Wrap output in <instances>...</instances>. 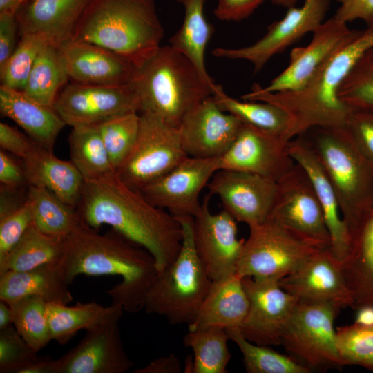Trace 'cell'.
I'll return each instance as SVG.
<instances>
[{
  "instance_id": "cell-1",
  "label": "cell",
  "mask_w": 373,
  "mask_h": 373,
  "mask_svg": "<svg viewBox=\"0 0 373 373\" xmlns=\"http://www.w3.org/2000/svg\"><path fill=\"white\" fill-rule=\"evenodd\" d=\"M76 211L81 224L95 229L108 225L146 249L158 272L172 264L181 249L182 227L176 217L126 185L117 173L84 180Z\"/></svg>"
},
{
  "instance_id": "cell-2",
  "label": "cell",
  "mask_w": 373,
  "mask_h": 373,
  "mask_svg": "<svg viewBox=\"0 0 373 373\" xmlns=\"http://www.w3.org/2000/svg\"><path fill=\"white\" fill-rule=\"evenodd\" d=\"M59 271L70 284L77 276H118L108 290L111 304L135 313L144 308L146 293L158 273L153 256L113 229L101 234L79 223L66 238Z\"/></svg>"
},
{
  "instance_id": "cell-3",
  "label": "cell",
  "mask_w": 373,
  "mask_h": 373,
  "mask_svg": "<svg viewBox=\"0 0 373 373\" xmlns=\"http://www.w3.org/2000/svg\"><path fill=\"white\" fill-rule=\"evenodd\" d=\"M372 46L373 28L353 30L302 88L269 93L254 84L240 99L269 102L283 108L292 119L293 138L316 126H344L350 107L339 99V87L357 60Z\"/></svg>"
},
{
  "instance_id": "cell-4",
  "label": "cell",
  "mask_w": 373,
  "mask_h": 373,
  "mask_svg": "<svg viewBox=\"0 0 373 373\" xmlns=\"http://www.w3.org/2000/svg\"><path fill=\"white\" fill-rule=\"evenodd\" d=\"M155 0H93L70 39L107 48L141 66L161 46Z\"/></svg>"
},
{
  "instance_id": "cell-5",
  "label": "cell",
  "mask_w": 373,
  "mask_h": 373,
  "mask_svg": "<svg viewBox=\"0 0 373 373\" xmlns=\"http://www.w3.org/2000/svg\"><path fill=\"white\" fill-rule=\"evenodd\" d=\"M131 85L140 103V113H153L178 127L193 107L212 96L209 84L192 62L170 45L160 46L136 68Z\"/></svg>"
},
{
  "instance_id": "cell-6",
  "label": "cell",
  "mask_w": 373,
  "mask_h": 373,
  "mask_svg": "<svg viewBox=\"0 0 373 373\" xmlns=\"http://www.w3.org/2000/svg\"><path fill=\"white\" fill-rule=\"evenodd\" d=\"M299 135L324 166L352 236L373 211V165L356 149L344 126H316Z\"/></svg>"
},
{
  "instance_id": "cell-7",
  "label": "cell",
  "mask_w": 373,
  "mask_h": 373,
  "mask_svg": "<svg viewBox=\"0 0 373 373\" xmlns=\"http://www.w3.org/2000/svg\"><path fill=\"white\" fill-rule=\"evenodd\" d=\"M182 227V244L174 262L158 272L145 297V310L164 317L171 325L192 323L212 280L195 249L193 220L175 216Z\"/></svg>"
},
{
  "instance_id": "cell-8",
  "label": "cell",
  "mask_w": 373,
  "mask_h": 373,
  "mask_svg": "<svg viewBox=\"0 0 373 373\" xmlns=\"http://www.w3.org/2000/svg\"><path fill=\"white\" fill-rule=\"evenodd\" d=\"M341 309L329 303H298L282 331L280 345L311 372L345 366L334 327Z\"/></svg>"
},
{
  "instance_id": "cell-9",
  "label": "cell",
  "mask_w": 373,
  "mask_h": 373,
  "mask_svg": "<svg viewBox=\"0 0 373 373\" xmlns=\"http://www.w3.org/2000/svg\"><path fill=\"white\" fill-rule=\"evenodd\" d=\"M249 230L238 263L241 278L279 280L321 249L270 218Z\"/></svg>"
},
{
  "instance_id": "cell-10",
  "label": "cell",
  "mask_w": 373,
  "mask_h": 373,
  "mask_svg": "<svg viewBox=\"0 0 373 373\" xmlns=\"http://www.w3.org/2000/svg\"><path fill=\"white\" fill-rule=\"evenodd\" d=\"M140 115L137 140L117 175L126 185L141 191L189 156L182 145L177 127L153 113Z\"/></svg>"
},
{
  "instance_id": "cell-11",
  "label": "cell",
  "mask_w": 373,
  "mask_h": 373,
  "mask_svg": "<svg viewBox=\"0 0 373 373\" xmlns=\"http://www.w3.org/2000/svg\"><path fill=\"white\" fill-rule=\"evenodd\" d=\"M269 218L318 247L329 249L330 236L321 204L309 175L298 163L277 182Z\"/></svg>"
},
{
  "instance_id": "cell-12",
  "label": "cell",
  "mask_w": 373,
  "mask_h": 373,
  "mask_svg": "<svg viewBox=\"0 0 373 373\" xmlns=\"http://www.w3.org/2000/svg\"><path fill=\"white\" fill-rule=\"evenodd\" d=\"M53 108L66 125H98L117 115L137 112L138 97L131 84L99 85L73 82L59 93Z\"/></svg>"
},
{
  "instance_id": "cell-13",
  "label": "cell",
  "mask_w": 373,
  "mask_h": 373,
  "mask_svg": "<svg viewBox=\"0 0 373 373\" xmlns=\"http://www.w3.org/2000/svg\"><path fill=\"white\" fill-rule=\"evenodd\" d=\"M118 306L100 323L86 329L79 343L55 360V373H124L133 366L125 352L119 323Z\"/></svg>"
},
{
  "instance_id": "cell-14",
  "label": "cell",
  "mask_w": 373,
  "mask_h": 373,
  "mask_svg": "<svg viewBox=\"0 0 373 373\" xmlns=\"http://www.w3.org/2000/svg\"><path fill=\"white\" fill-rule=\"evenodd\" d=\"M331 0H305L300 7L287 8L285 16L267 27L265 35L254 44L238 48H217L212 55L230 59H244L259 72L275 55L282 52L324 21Z\"/></svg>"
},
{
  "instance_id": "cell-15",
  "label": "cell",
  "mask_w": 373,
  "mask_h": 373,
  "mask_svg": "<svg viewBox=\"0 0 373 373\" xmlns=\"http://www.w3.org/2000/svg\"><path fill=\"white\" fill-rule=\"evenodd\" d=\"M211 194H207L200 213L193 220L195 251L212 281L236 274L245 239L238 238L236 220L225 210L212 213Z\"/></svg>"
},
{
  "instance_id": "cell-16",
  "label": "cell",
  "mask_w": 373,
  "mask_h": 373,
  "mask_svg": "<svg viewBox=\"0 0 373 373\" xmlns=\"http://www.w3.org/2000/svg\"><path fill=\"white\" fill-rule=\"evenodd\" d=\"M209 193L216 195L223 209L249 227L267 221L277 193V182L245 171L220 169L209 180Z\"/></svg>"
},
{
  "instance_id": "cell-17",
  "label": "cell",
  "mask_w": 373,
  "mask_h": 373,
  "mask_svg": "<svg viewBox=\"0 0 373 373\" xmlns=\"http://www.w3.org/2000/svg\"><path fill=\"white\" fill-rule=\"evenodd\" d=\"M249 299L247 315L238 329L249 341L279 345L282 331L298 300L282 289L278 280L242 278Z\"/></svg>"
},
{
  "instance_id": "cell-18",
  "label": "cell",
  "mask_w": 373,
  "mask_h": 373,
  "mask_svg": "<svg viewBox=\"0 0 373 373\" xmlns=\"http://www.w3.org/2000/svg\"><path fill=\"white\" fill-rule=\"evenodd\" d=\"M219 160L187 157L141 192L153 205L174 216L194 218L201 209L200 192L219 170Z\"/></svg>"
},
{
  "instance_id": "cell-19",
  "label": "cell",
  "mask_w": 373,
  "mask_h": 373,
  "mask_svg": "<svg viewBox=\"0 0 373 373\" xmlns=\"http://www.w3.org/2000/svg\"><path fill=\"white\" fill-rule=\"evenodd\" d=\"M280 137L243 123L233 143L219 160L220 169L258 174L278 182L296 164Z\"/></svg>"
},
{
  "instance_id": "cell-20",
  "label": "cell",
  "mask_w": 373,
  "mask_h": 373,
  "mask_svg": "<svg viewBox=\"0 0 373 373\" xmlns=\"http://www.w3.org/2000/svg\"><path fill=\"white\" fill-rule=\"evenodd\" d=\"M242 124L222 111L210 96L186 114L178 129L189 157L220 158L233 143Z\"/></svg>"
},
{
  "instance_id": "cell-21",
  "label": "cell",
  "mask_w": 373,
  "mask_h": 373,
  "mask_svg": "<svg viewBox=\"0 0 373 373\" xmlns=\"http://www.w3.org/2000/svg\"><path fill=\"white\" fill-rule=\"evenodd\" d=\"M278 284L298 303H329L341 309L352 304L340 263L328 248L312 254L293 272L280 279Z\"/></svg>"
},
{
  "instance_id": "cell-22",
  "label": "cell",
  "mask_w": 373,
  "mask_h": 373,
  "mask_svg": "<svg viewBox=\"0 0 373 373\" xmlns=\"http://www.w3.org/2000/svg\"><path fill=\"white\" fill-rule=\"evenodd\" d=\"M68 79L99 85L130 84L136 67L117 53L86 41L67 40L59 46Z\"/></svg>"
},
{
  "instance_id": "cell-23",
  "label": "cell",
  "mask_w": 373,
  "mask_h": 373,
  "mask_svg": "<svg viewBox=\"0 0 373 373\" xmlns=\"http://www.w3.org/2000/svg\"><path fill=\"white\" fill-rule=\"evenodd\" d=\"M352 31L334 16L323 21L312 32L309 44L294 48L287 67L262 89L276 93L302 88Z\"/></svg>"
},
{
  "instance_id": "cell-24",
  "label": "cell",
  "mask_w": 373,
  "mask_h": 373,
  "mask_svg": "<svg viewBox=\"0 0 373 373\" xmlns=\"http://www.w3.org/2000/svg\"><path fill=\"white\" fill-rule=\"evenodd\" d=\"M287 152L309 175L321 204L327 228L330 236L329 251L340 264L347 257L351 245V236L340 211L338 202L321 160L301 135L287 144Z\"/></svg>"
},
{
  "instance_id": "cell-25",
  "label": "cell",
  "mask_w": 373,
  "mask_h": 373,
  "mask_svg": "<svg viewBox=\"0 0 373 373\" xmlns=\"http://www.w3.org/2000/svg\"><path fill=\"white\" fill-rule=\"evenodd\" d=\"M93 0H27L15 13L19 35L42 33L59 46L73 32Z\"/></svg>"
},
{
  "instance_id": "cell-26",
  "label": "cell",
  "mask_w": 373,
  "mask_h": 373,
  "mask_svg": "<svg viewBox=\"0 0 373 373\" xmlns=\"http://www.w3.org/2000/svg\"><path fill=\"white\" fill-rule=\"evenodd\" d=\"M0 111L38 145L51 151L59 133L66 125L53 107L32 100L21 90L1 85Z\"/></svg>"
},
{
  "instance_id": "cell-27",
  "label": "cell",
  "mask_w": 373,
  "mask_h": 373,
  "mask_svg": "<svg viewBox=\"0 0 373 373\" xmlns=\"http://www.w3.org/2000/svg\"><path fill=\"white\" fill-rule=\"evenodd\" d=\"M249 308L242 278L237 274L212 281L189 331L209 327H239Z\"/></svg>"
},
{
  "instance_id": "cell-28",
  "label": "cell",
  "mask_w": 373,
  "mask_h": 373,
  "mask_svg": "<svg viewBox=\"0 0 373 373\" xmlns=\"http://www.w3.org/2000/svg\"><path fill=\"white\" fill-rule=\"evenodd\" d=\"M22 161L28 185L45 187L76 209L84 179L70 160H61L37 144Z\"/></svg>"
},
{
  "instance_id": "cell-29",
  "label": "cell",
  "mask_w": 373,
  "mask_h": 373,
  "mask_svg": "<svg viewBox=\"0 0 373 373\" xmlns=\"http://www.w3.org/2000/svg\"><path fill=\"white\" fill-rule=\"evenodd\" d=\"M340 265L351 294L350 307L373 306V211L352 235L349 253Z\"/></svg>"
},
{
  "instance_id": "cell-30",
  "label": "cell",
  "mask_w": 373,
  "mask_h": 373,
  "mask_svg": "<svg viewBox=\"0 0 373 373\" xmlns=\"http://www.w3.org/2000/svg\"><path fill=\"white\" fill-rule=\"evenodd\" d=\"M68 285L58 263L24 271H8L0 274V300L9 303L37 296L47 303L68 304L73 300Z\"/></svg>"
},
{
  "instance_id": "cell-31",
  "label": "cell",
  "mask_w": 373,
  "mask_h": 373,
  "mask_svg": "<svg viewBox=\"0 0 373 373\" xmlns=\"http://www.w3.org/2000/svg\"><path fill=\"white\" fill-rule=\"evenodd\" d=\"M174 1L182 5L184 15L181 27L169 39V45L186 56L204 79L214 86L204 62L205 49L214 32L213 24L207 21L204 12L207 0Z\"/></svg>"
},
{
  "instance_id": "cell-32",
  "label": "cell",
  "mask_w": 373,
  "mask_h": 373,
  "mask_svg": "<svg viewBox=\"0 0 373 373\" xmlns=\"http://www.w3.org/2000/svg\"><path fill=\"white\" fill-rule=\"evenodd\" d=\"M212 97L222 111L236 116L243 123L275 134L287 142L293 139L292 119L279 106L265 102L236 99L216 84Z\"/></svg>"
},
{
  "instance_id": "cell-33",
  "label": "cell",
  "mask_w": 373,
  "mask_h": 373,
  "mask_svg": "<svg viewBox=\"0 0 373 373\" xmlns=\"http://www.w3.org/2000/svg\"><path fill=\"white\" fill-rule=\"evenodd\" d=\"M65 246L66 238L44 233L32 224L9 253L0 260V274L57 264L64 256Z\"/></svg>"
},
{
  "instance_id": "cell-34",
  "label": "cell",
  "mask_w": 373,
  "mask_h": 373,
  "mask_svg": "<svg viewBox=\"0 0 373 373\" xmlns=\"http://www.w3.org/2000/svg\"><path fill=\"white\" fill-rule=\"evenodd\" d=\"M68 141L70 160L84 180L104 178L116 173L97 125L73 126Z\"/></svg>"
},
{
  "instance_id": "cell-35",
  "label": "cell",
  "mask_w": 373,
  "mask_h": 373,
  "mask_svg": "<svg viewBox=\"0 0 373 373\" xmlns=\"http://www.w3.org/2000/svg\"><path fill=\"white\" fill-rule=\"evenodd\" d=\"M62 303H48L47 316L50 337L66 344L79 330L88 329L108 316L118 306L104 307L95 302H77L73 306Z\"/></svg>"
},
{
  "instance_id": "cell-36",
  "label": "cell",
  "mask_w": 373,
  "mask_h": 373,
  "mask_svg": "<svg viewBox=\"0 0 373 373\" xmlns=\"http://www.w3.org/2000/svg\"><path fill=\"white\" fill-rule=\"evenodd\" d=\"M67 79L59 46L50 43L39 54L21 91L32 100L53 107Z\"/></svg>"
},
{
  "instance_id": "cell-37",
  "label": "cell",
  "mask_w": 373,
  "mask_h": 373,
  "mask_svg": "<svg viewBox=\"0 0 373 373\" xmlns=\"http://www.w3.org/2000/svg\"><path fill=\"white\" fill-rule=\"evenodd\" d=\"M28 196L33 206L32 224L41 232L66 238L79 224L76 209L46 188L30 184Z\"/></svg>"
},
{
  "instance_id": "cell-38",
  "label": "cell",
  "mask_w": 373,
  "mask_h": 373,
  "mask_svg": "<svg viewBox=\"0 0 373 373\" xmlns=\"http://www.w3.org/2000/svg\"><path fill=\"white\" fill-rule=\"evenodd\" d=\"M226 329L213 326L189 331L184 336V345L192 350L191 373H227L231 359Z\"/></svg>"
},
{
  "instance_id": "cell-39",
  "label": "cell",
  "mask_w": 373,
  "mask_h": 373,
  "mask_svg": "<svg viewBox=\"0 0 373 373\" xmlns=\"http://www.w3.org/2000/svg\"><path fill=\"white\" fill-rule=\"evenodd\" d=\"M229 340L239 347L248 373H310L311 371L289 355L280 354L266 345L247 340L238 327L227 329Z\"/></svg>"
},
{
  "instance_id": "cell-40",
  "label": "cell",
  "mask_w": 373,
  "mask_h": 373,
  "mask_svg": "<svg viewBox=\"0 0 373 373\" xmlns=\"http://www.w3.org/2000/svg\"><path fill=\"white\" fill-rule=\"evenodd\" d=\"M47 303L37 296H27L8 303L12 311L13 327L37 352L51 341Z\"/></svg>"
},
{
  "instance_id": "cell-41",
  "label": "cell",
  "mask_w": 373,
  "mask_h": 373,
  "mask_svg": "<svg viewBox=\"0 0 373 373\" xmlns=\"http://www.w3.org/2000/svg\"><path fill=\"white\" fill-rule=\"evenodd\" d=\"M140 122L139 113L131 112L117 115L97 125L116 173L135 144Z\"/></svg>"
},
{
  "instance_id": "cell-42",
  "label": "cell",
  "mask_w": 373,
  "mask_h": 373,
  "mask_svg": "<svg viewBox=\"0 0 373 373\" xmlns=\"http://www.w3.org/2000/svg\"><path fill=\"white\" fill-rule=\"evenodd\" d=\"M50 43L49 38L42 33L21 36L12 55L0 69L1 85L23 90L39 54Z\"/></svg>"
},
{
  "instance_id": "cell-43",
  "label": "cell",
  "mask_w": 373,
  "mask_h": 373,
  "mask_svg": "<svg viewBox=\"0 0 373 373\" xmlns=\"http://www.w3.org/2000/svg\"><path fill=\"white\" fill-rule=\"evenodd\" d=\"M338 96L349 107L373 109V46L353 66L339 87Z\"/></svg>"
},
{
  "instance_id": "cell-44",
  "label": "cell",
  "mask_w": 373,
  "mask_h": 373,
  "mask_svg": "<svg viewBox=\"0 0 373 373\" xmlns=\"http://www.w3.org/2000/svg\"><path fill=\"white\" fill-rule=\"evenodd\" d=\"M336 343L345 365H356L373 371V325L353 323L338 327Z\"/></svg>"
},
{
  "instance_id": "cell-45",
  "label": "cell",
  "mask_w": 373,
  "mask_h": 373,
  "mask_svg": "<svg viewBox=\"0 0 373 373\" xmlns=\"http://www.w3.org/2000/svg\"><path fill=\"white\" fill-rule=\"evenodd\" d=\"M38 356L13 326L0 329L1 373H19Z\"/></svg>"
},
{
  "instance_id": "cell-46",
  "label": "cell",
  "mask_w": 373,
  "mask_h": 373,
  "mask_svg": "<svg viewBox=\"0 0 373 373\" xmlns=\"http://www.w3.org/2000/svg\"><path fill=\"white\" fill-rule=\"evenodd\" d=\"M344 128L356 149L373 165V109L350 107Z\"/></svg>"
},
{
  "instance_id": "cell-47",
  "label": "cell",
  "mask_w": 373,
  "mask_h": 373,
  "mask_svg": "<svg viewBox=\"0 0 373 373\" xmlns=\"http://www.w3.org/2000/svg\"><path fill=\"white\" fill-rule=\"evenodd\" d=\"M33 206L30 200L5 216L0 218V260L19 242L32 224Z\"/></svg>"
},
{
  "instance_id": "cell-48",
  "label": "cell",
  "mask_w": 373,
  "mask_h": 373,
  "mask_svg": "<svg viewBox=\"0 0 373 373\" xmlns=\"http://www.w3.org/2000/svg\"><path fill=\"white\" fill-rule=\"evenodd\" d=\"M37 143L17 128L6 123H0L1 149L12 153L21 160L27 158Z\"/></svg>"
},
{
  "instance_id": "cell-49",
  "label": "cell",
  "mask_w": 373,
  "mask_h": 373,
  "mask_svg": "<svg viewBox=\"0 0 373 373\" xmlns=\"http://www.w3.org/2000/svg\"><path fill=\"white\" fill-rule=\"evenodd\" d=\"M265 1L217 0L213 13L221 21H240L248 18Z\"/></svg>"
},
{
  "instance_id": "cell-50",
  "label": "cell",
  "mask_w": 373,
  "mask_h": 373,
  "mask_svg": "<svg viewBox=\"0 0 373 373\" xmlns=\"http://www.w3.org/2000/svg\"><path fill=\"white\" fill-rule=\"evenodd\" d=\"M1 186L22 189L28 186L23 161L19 162L8 152L0 150Z\"/></svg>"
},
{
  "instance_id": "cell-51",
  "label": "cell",
  "mask_w": 373,
  "mask_h": 373,
  "mask_svg": "<svg viewBox=\"0 0 373 373\" xmlns=\"http://www.w3.org/2000/svg\"><path fill=\"white\" fill-rule=\"evenodd\" d=\"M19 35L15 14L0 12V69L15 51L17 35Z\"/></svg>"
},
{
  "instance_id": "cell-52",
  "label": "cell",
  "mask_w": 373,
  "mask_h": 373,
  "mask_svg": "<svg viewBox=\"0 0 373 373\" xmlns=\"http://www.w3.org/2000/svg\"><path fill=\"white\" fill-rule=\"evenodd\" d=\"M340 3L334 17L344 23L360 19L368 26L373 21V0H336Z\"/></svg>"
},
{
  "instance_id": "cell-53",
  "label": "cell",
  "mask_w": 373,
  "mask_h": 373,
  "mask_svg": "<svg viewBox=\"0 0 373 373\" xmlns=\"http://www.w3.org/2000/svg\"><path fill=\"white\" fill-rule=\"evenodd\" d=\"M133 373H180V362L175 355L170 354L151 361L148 365L135 369Z\"/></svg>"
},
{
  "instance_id": "cell-54",
  "label": "cell",
  "mask_w": 373,
  "mask_h": 373,
  "mask_svg": "<svg viewBox=\"0 0 373 373\" xmlns=\"http://www.w3.org/2000/svg\"><path fill=\"white\" fill-rule=\"evenodd\" d=\"M55 360L48 356H39L23 367L19 373H55Z\"/></svg>"
},
{
  "instance_id": "cell-55",
  "label": "cell",
  "mask_w": 373,
  "mask_h": 373,
  "mask_svg": "<svg viewBox=\"0 0 373 373\" xmlns=\"http://www.w3.org/2000/svg\"><path fill=\"white\" fill-rule=\"evenodd\" d=\"M356 311L354 323L364 326L373 325V306H362Z\"/></svg>"
},
{
  "instance_id": "cell-56",
  "label": "cell",
  "mask_w": 373,
  "mask_h": 373,
  "mask_svg": "<svg viewBox=\"0 0 373 373\" xmlns=\"http://www.w3.org/2000/svg\"><path fill=\"white\" fill-rule=\"evenodd\" d=\"M12 325V316L11 308L8 303L1 300L0 302V329Z\"/></svg>"
},
{
  "instance_id": "cell-57",
  "label": "cell",
  "mask_w": 373,
  "mask_h": 373,
  "mask_svg": "<svg viewBox=\"0 0 373 373\" xmlns=\"http://www.w3.org/2000/svg\"><path fill=\"white\" fill-rule=\"evenodd\" d=\"M27 0H0V12L15 14L18 8Z\"/></svg>"
},
{
  "instance_id": "cell-58",
  "label": "cell",
  "mask_w": 373,
  "mask_h": 373,
  "mask_svg": "<svg viewBox=\"0 0 373 373\" xmlns=\"http://www.w3.org/2000/svg\"><path fill=\"white\" fill-rule=\"evenodd\" d=\"M274 4L280 6L285 8L294 6L298 0H270Z\"/></svg>"
},
{
  "instance_id": "cell-59",
  "label": "cell",
  "mask_w": 373,
  "mask_h": 373,
  "mask_svg": "<svg viewBox=\"0 0 373 373\" xmlns=\"http://www.w3.org/2000/svg\"><path fill=\"white\" fill-rule=\"evenodd\" d=\"M367 28H373V21L367 26Z\"/></svg>"
}]
</instances>
